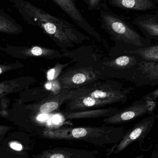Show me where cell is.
I'll return each mask as SVG.
<instances>
[{
	"mask_svg": "<svg viewBox=\"0 0 158 158\" xmlns=\"http://www.w3.org/2000/svg\"><path fill=\"white\" fill-rule=\"evenodd\" d=\"M10 1L27 24L39 28L62 52H65L68 48L90 40L69 22L50 14L29 2L25 0Z\"/></svg>",
	"mask_w": 158,
	"mask_h": 158,
	"instance_id": "6da1fadb",
	"label": "cell"
},
{
	"mask_svg": "<svg viewBox=\"0 0 158 158\" xmlns=\"http://www.w3.org/2000/svg\"><path fill=\"white\" fill-rule=\"evenodd\" d=\"M126 131L124 127H61L45 130L42 135L49 139L79 140L102 146L117 144L122 139Z\"/></svg>",
	"mask_w": 158,
	"mask_h": 158,
	"instance_id": "7a4b0ae2",
	"label": "cell"
},
{
	"mask_svg": "<svg viewBox=\"0 0 158 158\" xmlns=\"http://www.w3.org/2000/svg\"><path fill=\"white\" fill-rule=\"evenodd\" d=\"M134 89L123 87L120 82L115 80L97 81L88 85L77 89H71L68 100L81 96L108 101L113 103H124Z\"/></svg>",
	"mask_w": 158,
	"mask_h": 158,
	"instance_id": "3957f363",
	"label": "cell"
},
{
	"mask_svg": "<svg viewBox=\"0 0 158 158\" xmlns=\"http://www.w3.org/2000/svg\"><path fill=\"white\" fill-rule=\"evenodd\" d=\"M106 6L100 9L101 27L111 36L118 40L143 48L145 41L142 37L126 23L107 10Z\"/></svg>",
	"mask_w": 158,
	"mask_h": 158,
	"instance_id": "277c9868",
	"label": "cell"
},
{
	"mask_svg": "<svg viewBox=\"0 0 158 158\" xmlns=\"http://www.w3.org/2000/svg\"><path fill=\"white\" fill-rule=\"evenodd\" d=\"M101 73L100 70L90 65L68 70L59 79L63 89H77L100 80Z\"/></svg>",
	"mask_w": 158,
	"mask_h": 158,
	"instance_id": "5b68a950",
	"label": "cell"
},
{
	"mask_svg": "<svg viewBox=\"0 0 158 158\" xmlns=\"http://www.w3.org/2000/svg\"><path fill=\"white\" fill-rule=\"evenodd\" d=\"M158 114H151L141 119L126 130L122 139L109 149V154H118L134 142L144 139L154 126Z\"/></svg>",
	"mask_w": 158,
	"mask_h": 158,
	"instance_id": "8992f818",
	"label": "cell"
},
{
	"mask_svg": "<svg viewBox=\"0 0 158 158\" xmlns=\"http://www.w3.org/2000/svg\"><path fill=\"white\" fill-rule=\"evenodd\" d=\"M156 102L141 98L130 104L128 107L120 110L103 120L107 125L121 124L133 121L138 117L148 114H151L156 107Z\"/></svg>",
	"mask_w": 158,
	"mask_h": 158,
	"instance_id": "52a82bcc",
	"label": "cell"
},
{
	"mask_svg": "<svg viewBox=\"0 0 158 158\" xmlns=\"http://www.w3.org/2000/svg\"><path fill=\"white\" fill-rule=\"evenodd\" d=\"M0 50L11 57L24 60L32 58L54 60L64 56V53L62 54L57 50L37 45L27 47L6 45L1 47Z\"/></svg>",
	"mask_w": 158,
	"mask_h": 158,
	"instance_id": "ba28073f",
	"label": "cell"
},
{
	"mask_svg": "<svg viewBox=\"0 0 158 158\" xmlns=\"http://www.w3.org/2000/svg\"><path fill=\"white\" fill-rule=\"evenodd\" d=\"M74 22L87 34L101 42L102 38L89 24L77 7L75 0H52Z\"/></svg>",
	"mask_w": 158,
	"mask_h": 158,
	"instance_id": "9c48e42d",
	"label": "cell"
},
{
	"mask_svg": "<svg viewBox=\"0 0 158 158\" xmlns=\"http://www.w3.org/2000/svg\"><path fill=\"white\" fill-rule=\"evenodd\" d=\"M137 86H155L158 84V61L142 60L128 78Z\"/></svg>",
	"mask_w": 158,
	"mask_h": 158,
	"instance_id": "30bf717a",
	"label": "cell"
},
{
	"mask_svg": "<svg viewBox=\"0 0 158 158\" xmlns=\"http://www.w3.org/2000/svg\"><path fill=\"white\" fill-rule=\"evenodd\" d=\"M98 152L67 148H55L33 155L35 158H96Z\"/></svg>",
	"mask_w": 158,
	"mask_h": 158,
	"instance_id": "8fae6325",
	"label": "cell"
},
{
	"mask_svg": "<svg viewBox=\"0 0 158 158\" xmlns=\"http://www.w3.org/2000/svg\"><path fill=\"white\" fill-rule=\"evenodd\" d=\"M65 112H77L103 107L112 104L108 101L92 98L90 96H81L66 101Z\"/></svg>",
	"mask_w": 158,
	"mask_h": 158,
	"instance_id": "7c38bea8",
	"label": "cell"
},
{
	"mask_svg": "<svg viewBox=\"0 0 158 158\" xmlns=\"http://www.w3.org/2000/svg\"><path fill=\"white\" fill-rule=\"evenodd\" d=\"M71 89H63L58 94L51 93L48 98L35 105V111L41 114H49L57 110L68 99Z\"/></svg>",
	"mask_w": 158,
	"mask_h": 158,
	"instance_id": "4fadbf2b",
	"label": "cell"
},
{
	"mask_svg": "<svg viewBox=\"0 0 158 158\" xmlns=\"http://www.w3.org/2000/svg\"><path fill=\"white\" fill-rule=\"evenodd\" d=\"M120 110L117 107L107 109L89 110L77 112H64L63 116L64 119H92L108 117L116 113Z\"/></svg>",
	"mask_w": 158,
	"mask_h": 158,
	"instance_id": "5bb4252c",
	"label": "cell"
},
{
	"mask_svg": "<svg viewBox=\"0 0 158 158\" xmlns=\"http://www.w3.org/2000/svg\"><path fill=\"white\" fill-rule=\"evenodd\" d=\"M140 61H139L134 55H123L110 60L104 61L102 63V65L115 71H118L117 73H122L124 70L127 71L132 69H134L135 71Z\"/></svg>",
	"mask_w": 158,
	"mask_h": 158,
	"instance_id": "9a60e30c",
	"label": "cell"
},
{
	"mask_svg": "<svg viewBox=\"0 0 158 158\" xmlns=\"http://www.w3.org/2000/svg\"><path fill=\"white\" fill-rule=\"evenodd\" d=\"M112 6L121 9L132 10H148L156 9V6L152 0H109Z\"/></svg>",
	"mask_w": 158,
	"mask_h": 158,
	"instance_id": "2e32d148",
	"label": "cell"
},
{
	"mask_svg": "<svg viewBox=\"0 0 158 158\" xmlns=\"http://www.w3.org/2000/svg\"><path fill=\"white\" fill-rule=\"evenodd\" d=\"M0 32L7 35H17L23 32V28L9 14L1 10H0Z\"/></svg>",
	"mask_w": 158,
	"mask_h": 158,
	"instance_id": "e0dca14e",
	"label": "cell"
},
{
	"mask_svg": "<svg viewBox=\"0 0 158 158\" xmlns=\"http://www.w3.org/2000/svg\"><path fill=\"white\" fill-rule=\"evenodd\" d=\"M126 53L137 55L147 61H158V45L126 51Z\"/></svg>",
	"mask_w": 158,
	"mask_h": 158,
	"instance_id": "ac0fdd59",
	"label": "cell"
},
{
	"mask_svg": "<svg viewBox=\"0 0 158 158\" xmlns=\"http://www.w3.org/2000/svg\"><path fill=\"white\" fill-rule=\"evenodd\" d=\"M27 77H22L17 79L12 80L11 81H3L1 83V90L0 95L1 98L5 95L13 92L19 91V89H23L26 87L27 84H23V83L26 81Z\"/></svg>",
	"mask_w": 158,
	"mask_h": 158,
	"instance_id": "d6986e66",
	"label": "cell"
},
{
	"mask_svg": "<svg viewBox=\"0 0 158 158\" xmlns=\"http://www.w3.org/2000/svg\"><path fill=\"white\" fill-rule=\"evenodd\" d=\"M136 23L139 27L148 35L158 37V23L154 19H140Z\"/></svg>",
	"mask_w": 158,
	"mask_h": 158,
	"instance_id": "ffe728a7",
	"label": "cell"
},
{
	"mask_svg": "<svg viewBox=\"0 0 158 158\" xmlns=\"http://www.w3.org/2000/svg\"><path fill=\"white\" fill-rule=\"evenodd\" d=\"M71 62L64 64L57 63L54 67L49 69L47 74V79L48 81H53L58 78L63 69L66 67Z\"/></svg>",
	"mask_w": 158,
	"mask_h": 158,
	"instance_id": "44dd1931",
	"label": "cell"
},
{
	"mask_svg": "<svg viewBox=\"0 0 158 158\" xmlns=\"http://www.w3.org/2000/svg\"><path fill=\"white\" fill-rule=\"evenodd\" d=\"M44 87L48 91H51L52 94H58L63 89L59 77L53 81H48L45 84Z\"/></svg>",
	"mask_w": 158,
	"mask_h": 158,
	"instance_id": "7402d4cb",
	"label": "cell"
},
{
	"mask_svg": "<svg viewBox=\"0 0 158 158\" xmlns=\"http://www.w3.org/2000/svg\"><path fill=\"white\" fill-rule=\"evenodd\" d=\"M84 3L89 11L100 10L102 7H105V0H83Z\"/></svg>",
	"mask_w": 158,
	"mask_h": 158,
	"instance_id": "603a6c76",
	"label": "cell"
},
{
	"mask_svg": "<svg viewBox=\"0 0 158 158\" xmlns=\"http://www.w3.org/2000/svg\"><path fill=\"white\" fill-rule=\"evenodd\" d=\"M23 67V64L19 62L10 64H6V65L1 64L0 66V69H1L0 74H2V73H5V72H7V71L22 68Z\"/></svg>",
	"mask_w": 158,
	"mask_h": 158,
	"instance_id": "cb8c5ba5",
	"label": "cell"
},
{
	"mask_svg": "<svg viewBox=\"0 0 158 158\" xmlns=\"http://www.w3.org/2000/svg\"><path fill=\"white\" fill-rule=\"evenodd\" d=\"M142 98L150 101L153 102L158 104V87L148 93L142 97Z\"/></svg>",
	"mask_w": 158,
	"mask_h": 158,
	"instance_id": "d4e9b609",
	"label": "cell"
},
{
	"mask_svg": "<svg viewBox=\"0 0 158 158\" xmlns=\"http://www.w3.org/2000/svg\"><path fill=\"white\" fill-rule=\"evenodd\" d=\"M10 147L12 148L14 150H15L16 151H21L23 148V147L22 144L18 143V142H15V141L12 142L10 144Z\"/></svg>",
	"mask_w": 158,
	"mask_h": 158,
	"instance_id": "484cf974",
	"label": "cell"
},
{
	"mask_svg": "<svg viewBox=\"0 0 158 158\" xmlns=\"http://www.w3.org/2000/svg\"><path fill=\"white\" fill-rule=\"evenodd\" d=\"M153 152L158 157V141H157V144L155 145V148H154V149H153Z\"/></svg>",
	"mask_w": 158,
	"mask_h": 158,
	"instance_id": "4316f807",
	"label": "cell"
}]
</instances>
